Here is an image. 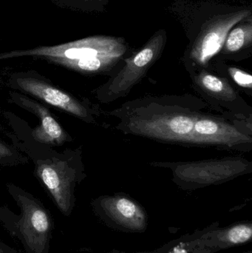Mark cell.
I'll use <instances>...</instances> for the list:
<instances>
[{
	"instance_id": "8fae6325",
	"label": "cell",
	"mask_w": 252,
	"mask_h": 253,
	"mask_svg": "<svg viewBox=\"0 0 252 253\" xmlns=\"http://www.w3.org/2000/svg\"><path fill=\"white\" fill-rule=\"evenodd\" d=\"M215 226L204 234L202 241L203 248L208 253L211 250L226 249L248 243L252 240L251 223H240L222 230H216Z\"/></svg>"
},
{
	"instance_id": "52a82bcc",
	"label": "cell",
	"mask_w": 252,
	"mask_h": 253,
	"mask_svg": "<svg viewBox=\"0 0 252 253\" xmlns=\"http://www.w3.org/2000/svg\"><path fill=\"white\" fill-rule=\"evenodd\" d=\"M250 15V10H241L210 19L195 39L188 53L185 63L189 74L197 70L209 69L210 62L220 53L229 31Z\"/></svg>"
},
{
	"instance_id": "4fadbf2b",
	"label": "cell",
	"mask_w": 252,
	"mask_h": 253,
	"mask_svg": "<svg viewBox=\"0 0 252 253\" xmlns=\"http://www.w3.org/2000/svg\"><path fill=\"white\" fill-rule=\"evenodd\" d=\"M252 43V24L250 19V22L240 24L229 31L220 53L223 56H235L251 47Z\"/></svg>"
},
{
	"instance_id": "e0dca14e",
	"label": "cell",
	"mask_w": 252,
	"mask_h": 253,
	"mask_svg": "<svg viewBox=\"0 0 252 253\" xmlns=\"http://www.w3.org/2000/svg\"><path fill=\"white\" fill-rule=\"evenodd\" d=\"M0 253H19L14 248L0 241Z\"/></svg>"
},
{
	"instance_id": "3957f363",
	"label": "cell",
	"mask_w": 252,
	"mask_h": 253,
	"mask_svg": "<svg viewBox=\"0 0 252 253\" xmlns=\"http://www.w3.org/2000/svg\"><path fill=\"white\" fill-rule=\"evenodd\" d=\"M149 165L170 169L173 182L186 190L219 185L252 172V162L241 156L191 162H152Z\"/></svg>"
},
{
	"instance_id": "8992f818",
	"label": "cell",
	"mask_w": 252,
	"mask_h": 253,
	"mask_svg": "<svg viewBox=\"0 0 252 253\" xmlns=\"http://www.w3.org/2000/svg\"><path fill=\"white\" fill-rule=\"evenodd\" d=\"M189 76L194 90L210 109L222 115L252 120V107L229 80L205 68L192 71Z\"/></svg>"
},
{
	"instance_id": "2e32d148",
	"label": "cell",
	"mask_w": 252,
	"mask_h": 253,
	"mask_svg": "<svg viewBox=\"0 0 252 253\" xmlns=\"http://www.w3.org/2000/svg\"><path fill=\"white\" fill-rule=\"evenodd\" d=\"M13 155L11 150L5 144L0 142V160L5 159L7 157H10Z\"/></svg>"
},
{
	"instance_id": "7c38bea8",
	"label": "cell",
	"mask_w": 252,
	"mask_h": 253,
	"mask_svg": "<svg viewBox=\"0 0 252 253\" xmlns=\"http://www.w3.org/2000/svg\"><path fill=\"white\" fill-rule=\"evenodd\" d=\"M24 106L31 108L39 117L41 125L33 132L36 139L44 143L60 144L65 139V134L60 125L44 107L25 99H21Z\"/></svg>"
},
{
	"instance_id": "7a4b0ae2",
	"label": "cell",
	"mask_w": 252,
	"mask_h": 253,
	"mask_svg": "<svg viewBox=\"0 0 252 253\" xmlns=\"http://www.w3.org/2000/svg\"><path fill=\"white\" fill-rule=\"evenodd\" d=\"M8 191L20 208V215L0 207V223L22 244L25 253H49L53 221L48 210L38 199L10 185Z\"/></svg>"
},
{
	"instance_id": "ac0fdd59",
	"label": "cell",
	"mask_w": 252,
	"mask_h": 253,
	"mask_svg": "<svg viewBox=\"0 0 252 253\" xmlns=\"http://www.w3.org/2000/svg\"><path fill=\"white\" fill-rule=\"evenodd\" d=\"M252 253V252H250V253Z\"/></svg>"
},
{
	"instance_id": "ba28073f",
	"label": "cell",
	"mask_w": 252,
	"mask_h": 253,
	"mask_svg": "<svg viewBox=\"0 0 252 253\" xmlns=\"http://www.w3.org/2000/svg\"><path fill=\"white\" fill-rule=\"evenodd\" d=\"M37 174L59 211L65 216H70L75 204V171L68 168L65 162L47 161L38 165Z\"/></svg>"
},
{
	"instance_id": "9c48e42d",
	"label": "cell",
	"mask_w": 252,
	"mask_h": 253,
	"mask_svg": "<svg viewBox=\"0 0 252 253\" xmlns=\"http://www.w3.org/2000/svg\"><path fill=\"white\" fill-rule=\"evenodd\" d=\"M96 213L127 230L142 231L146 227L144 210L134 199L124 193L104 196L93 202Z\"/></svg>"
},
{
	"instance_id": "5bb4252c",
	"label": "cell",
	"mask_w": 252,
	"mask_h": 253,
	"mask_svg": "<svg viewBox=\"0 0 252 253\" xmlns=\"http://www.w3.org/2000/svg\"><path fill=\"white\" fill-rule=\"evenodd\" d=\"M209 230L210 229L197 232L191 236H183L153 253H208L203 248L202 241L204 234Z\"/></svg>"
},
{
	"instance_id": "9a60e30c",
	"label": "cell",
	"mask_w": 252,
	"mask_h": 253,
	"mask_svg": "<svg viewBox=\"0 0 252 253\" xmlns=\"http://www.w3.org/2000/svg\"><path fill=\"white\" fill-rule=\"evenodd\" d=\"M216 74L229 80L235 87L252 96V77L250 73L246 72L238 67L231 66L223 63L216 65Z\"/></svg>"
},
{
	"instance_id": "277c9868",
	"label": "cell",
	"mask_w": 252,
	"mask_h": 253,
	"mask_svg": "<svg viewBox=\"0 0 252 253\" xmlns=\"http://www.w3.org/2000/svg\"><path fill=\"white\" fill-rule=\"evenodd\" d=\"M165 43V31H158L140 50L124 58L119 68L98 89V99L102 103L110 104L127 96L161 57Z\"/></svg>"
},
{
	"instance_id": "6da1fadb",
	"label": "cell",
	"mask_w": 252,
	"mask_h": 253,
	"mask_svg": "<svg viewBox=\"0 0 252 253\" xmlns=\"http://www.w3.org/2000/svg\"><path fill=\"white\" fill-rule=\"evenodd\" d=\"M209 110L201 97L185 93L138 98L109 114L118 120L115 129L125 135L192 147L195 122Z\"/></svg>"
},
{
	"instance_id": "5b68a950",
	"label": "cell",
	"mask_w": 252,
	"mask_h": 253,
	"mask_svg": "<svg viewBox=\"0 0 252 253\" xmlns=\"http://www.w3.org/2000/svg\"><path fill=\"white\" fill-rule=\"evenodd\" d=\"M192 138V147L247 153L252 150V120L208 112L195 122Z\"/></svg>"
},
{
	"instance_id": "30bf717a",
	"label": "cell",
	"mask_w": 252,
	"mask_h": 253,
	"mask_svg": "<svg viewBox=\"0 0 252 253\" xmlns=\"http://www.w3.org/2000/svg\"><path fill=\"white\" fill-rule=\"evenodd\" d=\"M17 84L22 90L42 99L48 105L63 110L87 123L94 122V114L90 108L53 85L36 79L26 77L18 79Z\"/></svg>"
}]
</instances>
